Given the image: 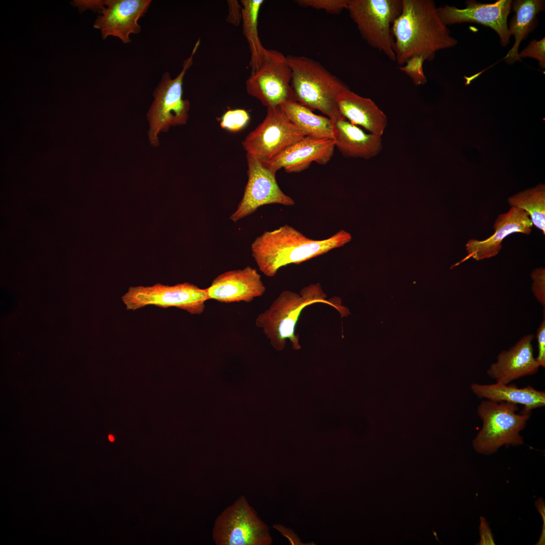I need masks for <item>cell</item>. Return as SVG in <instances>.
I'll list each match as a JSON object with an SVG mask.
<instances>
[{
  "label": "cell",
  "instance_id": "obj_1",
  "mask_svg": "<svg viewBox=\"0 0 545 545\" xmlns=\"http://www.w3.org/2000/svg\"><path fill=\"white\" fill-rule=\"evenodd\" d=\"M402 11L392 28L395 61L403 65L414 56L432 61L436 52L455 46L451 36L441 20L432 0H402Z\"/></svg>",
  "mask_w": 545,
  "mask_h": 545
},
{
  "label": "cell",
  "instance_id": "obj_11",
  "mask_svg": "<svg viewBox=\"0 0 545 545\" xmlns=\"http://www.w3.org/2000/svg\"><path fill=\"white\" fill-rule=\"evenodd\" d=\"M305 136L278 106L267 108L263 121L247 135L242 145L247 154L266 162Z\"/></svg>",
  "mask_w": 545,
  "mask_h": 545
},
{
  "label": "cell",
  "instance_id": "obj_29",
  "mask_svg": "<svg viewBox=\"0 0 545 545\" xmlns=\"http://www.w3.org/2000/svg\"><path fill=\"white\" fill-rule=\"evenodd\" d=\"M520 59L525 57L532 58L538 62L539 66L543 69L545 68V39L540 40L533 39L524 49L518 53Z\"/></svg>",
  "mask_w": 545,
  "mask_h": 545
},
{
  "label": "cell",
  "instance_id": "obj_9",
  "mask_svg": "<svg viewBox=\"0 0 545 545\" xmlns=\"http://www.w3.org/2000/svg\"><path fill=\"white\" fill-rule=\"evenodd\" d=\"M292 71L281 52L266 49L258 68L246 81V89L267 108L294 100L291 87Z\"/></svg>",
  "mask_w": 545,
  "mask_h": 545
},
{
  "label": "cell",
  "instance_id": "obj_7",
  "mask_svg": "<svg viewBox=\"0 0 545 545\" xmlns=\"http://www.w3.org/2000/svg\"><path fill=\"white\" fill-rule=\"evenodd\" d=\"M402 8V0H349L346 10L367 44L395 61L392 28Z\"/></svg>",
  "mask_w": 545,
  "mask_h": 545
},
{
  "label": "cell",
  "instance_id": "obj_10",
  "mask_svg": "<svg viewBox=\"0 0 545 545\" xmlns=\"http://www.w3.org/2000/svg\"><path fill=\"white\" fill-rule=\"evenodd\" d=\"M127 310L153 305L164 308L175 307L191 314H200L208 300L206 289L189 283L174 286L160 283L152 286L131 287L122 297Z\"/></svg>",
  "mask_w": 545,
  "mask_h": 545
},
{
  "label": "cell",
  "instance_id": "obj_13",
  "mask_svg": "<svg viewBox=\"0 0 545 545\" xmlns=\"http://www.w3.org/2000/svg\"><path fill=\"white\" fill-rule=\"evenodd\" d=\"M511 0H499L493 4H481L474 1L466 2L467 6L459 9L445 5L437 8L439 16L446 26L465 22L482 24L495 30L502 46L509 42L507 18L512 8Z\"/></svg>",
  "mask_w": 545,
  "mask_h": 545
},
{
  "label": "cell",
  "instance_id": "obj_18",
  "mask_svg": "<svg viewBox=\"0 0 545 545\" xmlns=\"http://www.w3.org/2000/svg\"><path fill=\"white\" fill-rule=\"evenodd\" d=\"M533 339V334L525 335L509 349L501 351L487 369V375L496 383L509 384L536 373L540 366L534 355Z\"/></svg>",
  "mask_w": 545,
  "mask_h": 545
},
{
  "label": "cell",
  "instance_id": "obj_15",
  "mask_svg": "<svg viewBox=\"0 0 545 545\" xmlns=\"http://www.w3.org/2000/svg\"><path fill=\"white\" fill-rule=\"evenodd\" d=\"M265 290L261 276L250 266L219 275L206 288L208 300L225 303L251 302L262 296Z\"/></svg>",
  "mask_w": 545,
  "mask_h": 545
},
{
  "label": "cell",
  "instance_id": "obj_8",
  "mask_svg": "<svg viewBox=\"0 0 545 545\" xmlns=\"http://www.w3.org/2000/svg\"><path fill=\"white\" fill-rule=\"evenodd\" d=\"M216 545H269L267 525L247 498L241 495L215 518L212 531Z\"/></svg>",
  "mask_w": 545,
  "mask_h": 545
},
{
  "label": "cell",
  "instance_id": "obj_22",
  "mask_svg": "<svg viewBox=\"0 0 545 545\" xmlns=\"http://www.w3.org/2000/svg\"><path fill=\"white\" fill-rule=\"evenodd\" d=\"M515 14L508 26L510 36L513 35L515 42L504 59L512 64L520 61L518 49L522 40L525 39L532 30L537 14L544 8L542 0H517L512 3Z\"/></svg>",
  "mask_w": 545,
  "mask_h": 545
},
{
  "label": "cell",
  "instance_id": "obj_32",
  "mask_svg": "<svg viewBox=\"0 0 545 545\" xmlns=\"http://www.w3.org/2000/svg\"><path fill=\"white\" fill-rule=\"evenodd\" d=\"M227 2L228 14L226 21L228 23L237 26L242 21V6L237 0H228Z\"/></svg>",
  "mask_w": 545,
  "mask_h": 545
},
{
  "label": "cell",
  "instance_id": "obj_5",
  "mask_svg": "<svg viewBox=\"0 0 545 545\" xmlns=\"http://www.w3.org/2000/svg\"><path fill=\"white\" fill-rule=\"evenodd\" d=\"M518 405L484 399L477 408L482 422L479 432L472 441L477 453L490 455L501 447L523 444L520 432L525 428L531 413L521 411Z\"/></svg>",
  "mask_w": 545,
  "mask_h": 545
},
{
  "label": "cell",
  "instance_id": "obj_3",
  "mask_svg": "<svg viewBox=\"0 0 545 545\" xmlns=\"http://www.w3.org/2000/svg\"><path fill=\"white\" fill-rule=\"evenodd\" d=\"M324 303L335 308L342 317L350 314L349 309L341 305L340 298L327 299L319 283L303 288L300 293L283 291L270 307L256 318V325L262 329L272 346L283 349L289 340L294 349L301 348L295 329L302 310L314 303Z\"/></svg>",
  "mask_w": 545,
  "mask_h": 545
},
{
  "label": "cell",
  "instance_id": "obj_6",
  "mask_svg": "<svg viewBox=\"0 0 545 545\" xmlns=\"http://www.w3.org/2000/svg\"><path fill=\"white\" fill-rule=\"evenodd\" d=\"M200 44L196 42L191 55L183 62L182 69L177 77L172 78L168 72H165L153 92L154 98L146 117L149 128L148 141L151 145L157 147L158 137L161 132H167L171 126L186 124L190 107V101L183 98V83L187 71L193 64V57Z\"/></svg>",
  "mask_w": 545,
  "mask_h": 545
},
{
  "label": "cell",
  "instance_id": "obj_2",
  "mask_svg": "<svg viewBox=\"0 0 545 545\" xmlns=\"http://www.w3.org/2000/svg\"><path fill=\"white\" fill-rule=\"evenodd\" d=\"M351 239L350 233L341 230L328 238L314 240L285 225L257 237L251 249L259 269L265 276L272 277L283 266L299 264L324 254L343 246Z\"/></svg>",
  "mask_w": 545,
  "mask_h": 545
},
{
  "label": "cell",
  "instance_id": "obj_24",
  "mask_svg": "<svg viewBox=\"0 0 545 545\" xmlns=\"http://www.w3.org/2000/svg\"><path fill=\"white\" fill-rule=\"evenodd\" d=\"M242 22L243 32L250 52L249 64L251 72L259 66L265 49L259 37L258 16L263 0H242Z\"/></svg>",
  "mask_w": 545,
  "mask_h": 545
},
{
  "label": "cell",
  "instance_id": "obj_31",
  "mask_svg": "<svg viewBox=\"0 0 545 545\" xmlns=\"http://www.w3.org/2000/svg\"><path fill=\"white\" fill-rule=\"evenodd\" d=\"M539 324L536 332V338L537 343V355L536 361L540 367H545V318Z\"/></svg>",
  "mask_w": 545,
  "mask_h": 545
},
{
  "label": "cell",
  "instance_id": "obj_4",
  "mask_svg": "<svg viewBox=\"0 0 545 545\" xmlns=\"http://www.w3.org/2000/svg\"><path fill=\"white\" fill-rule=\"evenodd\" d=\"M292 71L291 87L294 99L312 111L317 110L333 122L345 119L337 98L349 87L319 62L312 59L287 56Z\"/></svg>",
  "mask_w": 545,
  "mask_h": 545
},
{
  "label": "cell",
  "instance_id": "obj_16",
  "mask_svg": "<svg viewBox=\"0 0 545 545\" xmlns=\"http://www.w3.org/2000/svg\"><path fill=\"white\" fill-rule=\"evenodd\" d=\"M335 148L333 139L306 136L271 160L262 162L276 173L282 168L288 173H299L308 169L313 162L326 164L332 157Z\"/></svg>",
  "mask_w": 545,
  "mask_h": 545
},
{
  "label": "cell",
  "instance_id": "obj_20",
  "mask_svg": "<svg viewBox=\"0 0 545 545\" xmlns=\"http://www.w3.org/2000/svg\"><path fill=\"white\" fill-rule=\"evenodd\" d=\"M335 147L346 157L369 159L383 149L382 137L366 133L346 119L333 122Z\"/></svg>",
  "mask_w": 545,
  "mask_h": 545
},
{
  "label": "cell",
  "instance_id": "obj_26",
  "mask_svg": "<svg viewBox=\"0 0 545 545\" xmlns=\"http://www.w3.org/2000/svg\"><path fill=\"white\" fill-rule=\"evenodd\" d=\"M250 120L248 112L243 109L230 110L226 112L221 119V127L231 132L243 129Z\"/></svg>",
  "mask_w": 545,
  "mask_h": 545
},
{
  "label": "cell",
  "instance_id": "obj_33",
  "mask_svg": "<svg viewBox=\"0 0 545 545\" xmlns=\"http://www.w3.org/2000/svg\"><path fill=\"white\" fill-rule=\"evenodd\" d=\"M480 520V532L481 539L479 544H494V540L491 532L484 518H482Z\"/></svg>",
  "mask_w": 545,
  "mask_h": 545
},
{
  "label": "cell",
  "instance_id": "obj_30",
  "mask_svg": "<svg viewBox=\"0 0 545 545\" xmlns=\"http://www.w3.org/2000/svg\"><path fill=\"white\" fill-rule=\"evenodd\" d=\"M533 281L531 290L538 302L545 306V269L540 267L534 269L531 274Z\"/></svg>",
  "mask_w": 545,
  "mask_h": 545
},
{
  "label": "cell",
  "instance_id": "obj_28",
  "mask_svg": "<svg viewBox=\"0 0 545 545\" xmlns=\"http://www.w3.org/2000/svg\"><path fill=\"white\" fill-rule=\"evenodd\" d=\"M349 0H296L300 6L323 10L331 14H339L347 9Z\"/></svg>",
  "mask_w": 545,
  "mask_h": 545
},
{
  "label": "cell",
  "instance_id": "obj_19",
  "mask_svg": "<svg viewBox=\"0 0 545 545\" xmlns=\"http://www.w3.org/2000/svg\"><path fill=\"white\" fill-rule=\"evenodd\" d=\"M337 101L341 114L347 121L382 137L388 125V118L372 100L349 89L339 95Z\"/></svg>",
  "mask_w": 545,
  "mask_h": 545
},
{
  "label": "cell",
  "instance_id": "obj_14",
  "mask_svg": "<svg viewBox=\"0 0 545 545\" xmlns=\"http://www.w3.org/2000/svg\"><path fill=\"white\" fill-rule=\"evenodd\" d=\"M101 15L97 16L94 27L99 29L102 38L118 37L124 43H130V36L141 29L138 22L147 12L151 0H106Z\"/></svg>",
  "mask_w": 545,
  "mask_h": 545
},
{
  "label": "cell",
  "instance_id": "obj_27",
  "mask_svg": "<svg viewBox=\"0 0 545 545\" xmlns=\"http://www.w3.org/2000/svg\"><path fill=\"white\" fill-rule=\"evenodd\" d=\"M424 61L421 56L413 57L401 66L400 70L407 75L415 85H424L427 82L423 68Z\"/></svg>",
  "mask_w": 545,
  "mask_h": 545
},
{
  "label": "cell",
  "instance_id": "obj_17",
  "mask_svg": "<svg viewBox=\"0 0 545 545\" xmlns=\"http://www.w3.org/2000/svg\"><path fill=\"white\" fill-rule=\"evenodd\" d=\"M533 224L528 214L522 209L511 207L506 213L499 215L494 225L495 232L483 240L470 239L466 244L468 255L453 265L457 266L468 258L481 260L496 256L500 251L504 239L509 235L518 233L529 235Z\"/></svg>",
  "mask_w": 545,
  "mask_h": 545
},
{
  "label": "cell",
  "instance_id": "obj_23",
  "mask_svg": "<svg viewBox=\"0 0 545 545\" xmlns=\"http://www.w3.org/2000/svg\"><path fill=\"white\" fill-rule=\"evenodd\" d=\"M280 107L290 121L306 136L334 139L333 122L328 117L314 114L312 110L294 100Z\"/></svg>",
  "mask_w": 545,
  "mask_h": 545
},
{
  "label": "cell",
  "instance_id": "obj_12",
  "mask_svg": "<svg viewBox=\"0 0 545 545\" xmlns=\"http://www.w3.org/2000/svg\"><path fill=\"white\" fill-rule=\"evenodd\" d=\"M246 158L248 181L237 208L230 216L231 221L237 222L266 204L294 205V200L285 194L278 184L276 172L249 154L247 153Z\"/></svg>",
  "mask_w": 545,
  "mask_h": 545
},
{
  "label": "cell",
  "instance_id": "obj_21",
  "mask_svg": "<svg viewBox=\"0 0 545 545\" xmlns=\"http://www.w3.org/2000/svg\"><path fill=\"white\" fill-rule=\"evenodd\" d=\"M472 393L478 398L496 402H509L523 406L522 412L531 413L533 409L545 405V393L530 386L518 388L514 385L496 383L492 384L473 383Z\"/></svg>",
  "mask_w": 545,
  "mask_h": 545
},
{
  "label": "cell",
  "instance_id": "obj_34",
  "mask_svg": "<svg viewBox=\"0 0 545 545\" xmlns=\"http://www.w3.org/2000/svg\"><path fill=\"white\" fill-rule=\"evenodd\" d=\"M108 439L111 442H113L114 441V438L113 436L112 435H108Z\"/></svg>",
  "mask_w": 545,
  "mask_h": 545
},
{
  "label": "cell",
  "instance_id": "obj_25",
  "mask_svg": "<svg viewBox=\"0 0 545 545\" xmlns=\"http://www.w3.org/2000/svg\"><path fill=\"white\" fill-rule=\"evenodd\" d=\"M511 207L523 210L529 216L533 225L545 234V186L536 187L519 192L509 197Z\"/></svg>",
  "mask_w": 545,
  "mask_h": 545
}]
</instances>
